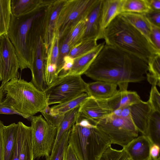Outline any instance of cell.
Segmentation results:
<instances>
[{
  "label": "cell",
  "mask_w": 160,
  "mask_h": 160,
  "mask_svg": "<svg viewBox=\"0 0 160 160\" xmlns=\"http://www.w3.org/2000/svg\"><path fill=\"white\" fill-rule=\"evenodd\" d=\"M64 160H79L70 143H69L67 147Z\"/></svg>",
  "instance_id": "cell-45"
},
{
  "label": "cell",
  "mask_w": 160,
  "mask_h": 160,
  "mask_svg": "<svg viewBox=\"0 0 160 160\" xmlns=\"http://www.w3.org/2000/svg\"><path fill=\"white\" fill-rule=\"evenodd\" d=\"M99 160H132L123 148L118 150L109 147L102 153Z\"/></svg>",
  "instance_id": "cell-34"
},
{
  "label": "cell",
  "mask_w": 160,
  "mask_h": 160,
  "mask_svg": "<svg viewBox=\"0 0 160 160\" xmlns=\"http://www.w3.org/2000/svg\"><path fill=\"white\" fill-rule=\"evenodd\" d=\"M148 101L153 111L160 112V94L156 86H152Z\"/></svg>",
  "instance_id": "cell-38"
},
{
  "label": "cell",
  "mask_w": 160,
  "mask_h": 160,
  "mask_svg": "<svg viewBox=\"0 0 160 160\" xmlns=\"http://www.w3.org/2000/svg\"><path fill=\"white\" fill-rule=\"evenodd\" d=\"M150 23L151 41L154 46L160 52V27Z\"/></svg>",
  "instance_id": "cell-39"
},
{
  "label": "cell",
  "mask_w": 160,
  "mask_h": 160,
  "mask_svg": "<svg viewBox=\"0 0 160 160\" xmlns=\"http://www.w3.org/2000/svg\"><path fill=\"white\" fill-rule=\"evenodd\" d=\"M74 61V58L68 55L64 57L61 69V72L63 71V73L61 74H65L69 71L73 65Z\"/></svg>",
  "instance_id": "cell-42"
},
{
  "label": "cell",
  "mask_w": 160,
  "mask_h": 160,
  "mask_svg": "<svg viewBox=\"0 0 160 160\" xmlns=\"http://www.w3.org/2000/svg\"><path fill=\"white\" fill-rule=\"evenodd\" d=\"M97 41L95 40L82 41L71 49L68 55L75 58L88 52L98 45Z\"/></svg>",
  "instance_id": "cell-33"
},
{
  "label": "cell",
  "mask_w": 160,
  "mask_h": 160,
  "mask_svg": "<svg viewBox=\"0 0 160 160\" xmlns=\"http://www.w3.org/2000/svg\"><path fill=\"white\" fill-rule=\"evenodd\" d=\"M141 100L137 92L128 90L119 91L108 99V102L112 112L114 110L130 106Z\"/></svg>",
  "instance_id": "cell-22"
},
{
  "label": "cell",
  "mask_w": 160,
  "mask_h": 160,
  "mask_svg": "<svg viewBox=\"0 0 160 160\" xmlns=\"http://www.w3.org/2000/svg\"></svg>",
  "instance_id": "cell-52"
},
{
  "label": "cell",
  "mask_w": 160,
  "mask_h": 160,
  "mask_svg": "<svg viewBox=\"0 0 160 160\" xmlns=\"http://www.w3.org/2000/svg\"><path fill=\"white\" fill-rule=\"evenodd\" d=\"M69 143L79 160H99L111 144L108 136L97 127L89 128L77 123L72 128Z\"/></svg>",
  "instance_id": "cell-4"
},
{
  "label": "cell",
  "mask_w": 160,
  "mask_h": 160,
  "mask_svg": "<svg viewBox=\"0 0 160 160\" xmlns=\"http://www.w3.org/2000/svg\"><path fill=\"white\" fill-rule=\"evenodd\" d=\"M42 15L36 12L18 17L11 16L7 35L15 49L21 71L30 68L31 50L35 38L33 24Z\"/></svg>",
  "instance_id": "cell-5"
},
{
  "label": "cell",
  "mask_w": 160,
  "mask_h": 160,
  "mask_svg": "<svg viewBox=\"0 0 160 160\" xmlns=\"http://www.w3.org/2000/svg\"><path fill=\"white\" fill-rule=\"evenodd\" d=\"M65 0H54L47 7L43 37L46 54L48 52L55 33L57 18Z\"/></svg>",
  "instance_id": "cell-14"
},
{
  "label": "cell",
  "mask_w": 160,
  "mask_h": 160,
  "mask_svg": "<svg viewBox=\"0 0 160 160\" xmlns=\"http://www.w3.org/2000/svg\"><path fill=\"white\" fill-rule=\"evenodd\" d=\"M147 80L152 86L160 87V54H156L148 61Z\"/></svg>",
  "instance_id": "cell-27"
},
{
  "label": "cell",
  "mask_w": 160,
  "mask_h": 160,
  "mask_svg": "<svg viewBox=\"0 0 160 160\" xmlns=\"http://www.w3.org/2000/svg\"><path fill=\"white\" fill-rule=\"evenodd\" d=\"M96 1L65 0L57 18L55 32L60 40L87 17Z\"/></svg>",
  "instance_id": "cell-7"
},
{
  "label": "cell",
  "mask_w": 160,
  "mask_h": 160,
  "mask_svg": "<svg viewBox=\"0 0 160 160\" xmlns=\"http://www.w3.org/2000/svg\"><path fill=\"white\" fill-rule=\"evenodd\" d=\"M148 71V64L141 59L105 44L84 74L96 81L115 84L123 91L129 83L144 80Z\"/></svg>",
  "instance_id": "cell-1"
},
{
  "label": "cell",
  "mask_w": 160,
  "mask_h": 160,
  "mask_svg": "<svg viewBox=\"0 0 160 160\" xmlns=\"http://www.w3.org/2000/svg\"><path fill=\"white\" fill-rule=\"evenodd\" d=\"M20 139L19 160H33L32 130L21 122L17 123Z\"/></svg>",
  "instance_id": "cell-20"
},
{
  "label": "cell",
  "mask_w": 160,
  "mask_h": 160,
  "mask_svg": "<svg viewBox=\"0 0 160 160\" xmlns=\"http://www.w3.org/2000/svg\"><path fill=\"white\" fill-rule=\"evenodd\" d=\"M122 108H119L113 111L112 113L114 116L117 117H122Z\"/></svg>",
  "instance_id": "cell-49"
},
{
  "label": "cell",
  "mask_w": 160,
  "mask_h": 160,
  "mask_svg": "<svg viewBox=\"0 0 160 160\" xmlns=\"http://www.w3.org/2000/svg\"><path fill=\"white\" fill-rule=\"evenodd\" d=\"M129 107L131 120L138 132L146 135L149 119L152 111L149 102L141 100Z\"/></svg>",
  "instance_id": "cell-15"
},
{
  "label": "cell",
  "mask_w": 160,
  "mask_h": 160,
  "mask_svg": "<svg viewBox=\"0 0 160 160\" xmlns=\"http://www.w3.org/2000/svg\"><path fill=\"white\" fill-rule=\"evenodd\" d=\"M119 15L142 34L155 48L151 39V23L145 13L123 12Z\"/></svg>",
  "instance_id": "cell-21"
},
{
  "label": "cell",
  "mask_w": 160,
  "mask_h": 160,
  "mask_svg": "<svg viewBox=\"0 0 160 160\" xmlns=\"http://www.w3.org/2000/svg\"><path fill=\"white\" fill-rule=\"evenodd\" d=\"M87 85L81 76L59 75L44 91L48 105L61 104L86 93Z\"/></svg>",
  "instance_id": "cell-6"
},
{
  "label": "cell",
  "mask_w": 160,
  "mask_h": 160,
  "mask_svg": "<svg viewBox=\"0 0 160 160\" xmlns=\"http://www.w3.org/2000/svg\"><path fill=\"white\" fill-rule=\"evenodd\" d=\"M146 135L153 143L160 146V112L152 110L149 119Z\"/></svg>",
  "instance_id": "cell-25"
},
{
  "label": "cell",
  "mask_w": 160,
  "mask_h": 160,
  "mask_svg": "<svg viewBox=\"0 0 160 160\" xmlns=\"http://www.w3.org/2000/svg\"><path fill=\"white\" fill-rule=\"evenodd\" d=\"M4 126L3 122L0 120V160H2V130Z\"/></svg>",
  "instance_id": "cell-47"
},
{
  "label": "cell",
  "mask_w": 160,
  "mask_h": 160,
  "mask_svg": "<svg viewBox=\"0 0 160 160\" xmlns=\"http://www.w3.org/2000/svg\"><path fill=\"white\" fill-rule=\"evenodd\" d=\"M71 128L68 129L64 133L56 146L52 150L48 160H64L69 144Z\"/></svg>",
  "instance_id": "cell-31"
},
{
  "label": "cell",
  "mask_w": 160,
  "mask_h": 160,
  "mask_svg": "<svg viewBox=\"0 0 160 160\" xmlns=\"http://www.w3.org/2000/svg\"><path fill=\"white\" fill-rule=\"evenodd\" d=\"M4 95L12 108L23 118L28 119L47 106L44 91L24 79H12L3 87Z\"/></svg>",
  "instance_id": "cell-3"
},
{
  "label": "cell",
  "mask_w": 160,
  "mask_h": 160,
  "mask_svg": "<svg viewBox=\"0 0 160 160\" xmlns=\"http://www.w3.org/2000/svg\"><path fill=\"white\" fill-rule=\"evenodd\" d=\"M152 11L148 0H123L122 12L146 13Z\"/></svg>",
  "instance_id": "cell-29"
},
{
  "label": "cell",
  "mask_w": 160,
  "mask_h": 160,
  "mask_svg": "<svg viewBox=\"0 0 160 160\" xmlns=\"http://www.w3.org/2000/svg\"><path fill=\"white\" fill-rule=\"evenodd\" d=\"M160 149L159 145L155 143L152 144L149 151L150 160H160Z\"/></svg>",
  "instance_id": "cell-43"
},
{
  "label": "cell",
  "mask_w": 160,
  "mask_h": 160,
  "mask_svg": "<svg viewBox=\"0 0 160 160\" xmlns=\"http://www.w3.org/2000/svg\"><path fill=\"white\" fill-rule=\"evenodd\" d=\"M11 0H0V33L7 34L12 13Z\"/></svg>",
  "instance_id": "cell-30"
},
{
  "label": "cell",
  "mask_w": 160,
  "mask_h": 160,
  "mask_svg": "<svg viewBox=\"0 0 160 160\" xmlns=\"http://www.w3.org/2000/svg\"><path fill=\"white\" fill-rule=\"evenodd\" d=\"M88 97L87 93H83L68 101L50 107V112L54 115H64L70 110L79 107Z\"/></svg>",
  "instance_id": "cell-26"
},
{
  "label": "cell",
  "mask_w": 160,
  "mask_h": 160,
  "mask_svg": "<svg viewBox=\"0 0 160 160\" xmlns=\"http://www.w3.org/2000/svg\"><path fill=\"white\" fill-rule=\"evenodd\" d=\"M32 130L33 159L44 157L48 160L57 136V128L49 124L42 116L30 118Z\"/></svg>",
  "instance_id": "cell-8"
},
{
  "label": "cell",
  "mask_w": 160,
  "mask_h": 160,
  "mask_svg": "<svg viewBox=\"0 0 160 160\" xmlns=\"http://www.w3.org/2000/svg\"><path fill=\"white\" fill-rule=\"evenodd\" d=\"M57 71V67L55 64L45 62V79L47 87L51 84L58 78Z\"/></svg>",
  "instance_id": "cell-37"
},
{
  "label": "cell",
  "mask_w": 160,
  "mask_h": 160,
  "mask_svg": "<svg viewBox=\"0 0 160 160\" xmlns=\"http://www.w3.org/2000/svg\"><path fill=\"white\" fill-rule=\"evenodd\" d=\"M79 106L65 114L62 121L57 128L56 139L52 150L56 146L64 133L71 128L75 123Z\"/></svg>",
  "instance_id": "cell-28"
},
{
  "label": "cell",
  "mask_w": 160,
  "mask_h": 160,
  "mask_svg": "<svg viewBox=\"0 0 160 160\" xmlns=\"http://www.w3.org/2000/svg\"><path fill=\"white\" fill-rule=\"evenodd\" d=\"M117 85L109 82L97 81L87 83V93L89 97L98 99H107L118 92Z\"/></svg>",
  "instance_id": "cell-18"
},
{
  "label": "cell",
  "mask_w": 160,
  "mask_h": 160,
  "mask_svg": "<svg viewBox=\"0 0 160 160\" xmlns=\"http://www.w3.org/2000/svg\"><path fill=\"white\" fill-rule=\"evenodd\" d=\"M105 44L134 55L147 64L154 55L160 54L145 37L120 15L103 31Z\"/></svg>",
  "instance_id": "cell-2"
},
{
  "label": "cell",
  "mask_w": 160,
  "mask_h": 160,
  "mask_svg": "<svg viewBox=\"0 0 160 160\" xmlns=\"http://www.w3.org/2000/svg\"><path fill=\"white\" fill-rule=\"evenodd\" d=\"M54 0H11L12 14L18 17L37 12L40 8L48 7Z\"/></svg>",
  "instance_id": "cell-17"
},
{
  "label": "cell",
  "mask_w": 160,
  "mask_h": 160,
  "mask_svg": "<svg viewBox=\"0 0 160 160\" xmlns=\"http://www.w3.org/2000/svg\"><path fill=\"white\" fill-rule=\"evenodd\" d=\"M50 108L49 106L48 105L40 112L49 124L57 128L62 121L65 114L62 115H53L50 112Z\"/></svg>",
  "instance_id": "cell-36"
},
{
  "label": "cell",
  "mask_w": 160,
  "mask_h": 160,
  "mask_svg": "<svg viewBox=\"0 0 160 160\" xmlns=\"http://www.w3.org/2000/svg\"><path fill=\"white\" fill-rule=\"evenodd\" d=\"M122 2L123 0H103L101 21V28L103 31L122 13Z\"/></svg>",
  "instance_id": "cell-23"
},
{
  "label": "cell",
  "mask_w": 160,
  "mask_h": 160,
  "mask_svg": "<svg viewBox=\"0 0 160 160\" xmlns=\"http://www.w3.org/2000/svg\"><path fill=\"white\" fill-rule=\"evenodd\" d=\"M20 146V137L19 134L17 131L16 141L10 160H19Z\"/></svg>",
  "instance_id": "cell-44"
},
{
  "label": "cell",
  "mask_w": 160,
  "mask_h": 160,
  "mask_svg": "<svg viewBox=\"0 0 160 160\" xmlns=\"http://www.w3.org/2000/svg\"><path fill=\"white\" fill-rule=\"evenodd\" d=\"M112 112L108 99H98L88 97L79 106L78 114L96 125Z\"/></svg>",
  "instance_id": "cell-12"
},
{
  "label": "cell",
  "mask_w": 160,
  "mask_h": 160,
  "mask_svg": "<svg viewBox=\"0 0 160 160\" xmlns=\"http://www.w3.org/2000/svg\"><path fill=\"white\" fill-rule=\"evenodd\" d=\"M45 55L42 37L40 36L36 37L31 49L32 62L30 68L32 76L31 82L42 91L47 87L45 79Z\"/></svg>",
  "instance_id": "cell-10"
},
{
  "label": "cell",
  "mask_w": 160,
  "mask_h": 160,
  "mask_svg": "<svg viewBox=\"0 0 160 160\" xmlns=\"http://www.w3.org/2000/svg\"><path fill=\"white\" fill-rule=\"evenodd\" d=\"M2 36L1 34L0 33V38Z\"/></svg>",
  "instance_id": "cell-51"
},
{
  "label": "cell",
  "mask_w": 160,
  "mask_h": 160,
  "mask_svg": "<svg viewBox=\"0 0 160 160\" xmlns=\"http://www.w3.org/2000/svg\"><path fill=\"white\" fill-rule=\"evenodd\" d=\"M103 0H96L87 17L82 41L102 38L101 28L102 7Z\"/></svg>",
  "instance_id": "cell-13"
},
{
  "label": "cell",
  "mask_w": 160,
  "mask_h": 160,
  "mask_svg": "<svg viewBox=\"0 0 160 160\" xmlns=\"http://www.w3.org/2000/svg\"><path fill=\"white\" fill-rule=\"evenodd\" d=\"M60 41L59 38L55 33L49 50L46 57V62L55 64L57 67L59 52Z\"/></svg>",
  "instance_id": "cell-35"
},
{
  "label": "cell",
  "mask_w": 160,
  "mask_h": 160,
  "mask_svg": "<svg viewBox=\"0 0 160 160\" xmlns=\"http://www.w3.org/2000/svg\"><path fill=\"white\" fill-rule=\"evenodd\" d=\"M152 144L147 136L142 135L123 148L132 160H150V149Z\"/></svg>",
  "instance_id": "cell-16"
},
{
  "label": "cell",
  "mask_w": 160,
  "mask_h": 160,
  "mask_svg": "<svg viewBox=\"0 0 160 160\" xmlns=\"http://www.w3.org/2000/svg\"><path fill=\"white\" fill-rule=\"evenodd\" d=\"M3 59L2 79L1 87L3 88L10 80L19 78V65L15 49L7 34L0 38Z\"/></svg>",
  "instance_id": "cell-11"
},
{
  "label": "cell",
  "mask_w": 160,
  "mask_h": 160,
  "mask_svg": "<svg viewBox=\"0 0 160 160\" xmlns=\"http://www.w3.org/2000/svg\"><path fill=\"white\" fill-rule=\"evenodd\" d=\"M145 15L151 23L160 27V11H153Z\"/></svg>",
  "instance_id": "cell-41"
},
{
  "label": "cell",
  "mask_w": 160,
  "mask_h": 160,
  "mask_svg": "<svg viewBox=\"0 0 160 160\" xmlns=\"http://www.w3.org/2000/svg\"><path fill=\"white\" fill-rule=\"evenodd\" d=\"M18 124L4 126L2 130V160H10L15 143Z\"/></svg>",
  "instance_id": "cell-24"
},
{
  "label": "cell",
  "mask_w": 160,
  "mask_h": 160,
  "mask_svg": "<svg viewBox=\"0 0 160 160\" xmlns=\"http://www.w3.org/2000/svg\"><path fill=\"white\" fill-rule=\"evenodd\" d=\"M152 10L160 11V0H148Z\"/></svg>",
  "instance_id": "cell-46"
},
{
  "label": "cell",
  "mask_w": 160,
  "mask_h": 160,
  "mask_svg": "<svg viewBox=\"0 0 160 160\" xmlns=\"http://www.w3.org/2000/svg\"><path fill=\"white\" fill-rule=\"evenodd\" d=\"M105 44L103 42L99 44L96 47L88 52L74 58L73 65L65 75H80L84 74L101 50Z\"/></svg>",
  "instance_id": "cell-19"
},
{
  "label": "cell",
  "mask_w": 160,
  "mask_h": 160,
  "mask_svg": "<svg viewBox=\"0 0 160 160\" xmlns=\"http://www.w3.org/2000/svg\"><path fill=\"white\" fill-rule=\"evenodd\" d=\"M3 70V59L2 54V48L0 38V81H2V79Z\"/></svg>",
  "instance_id": "cell-48"
},
{
  "label": "cell",
  "mask_w": 160,
  "mask_h": 160,
  "mask_svg": "<svg viewBox=\"0 0 160 160\" xmlns=\"http://www.w3.org/2000/svg\"><path fill=\"white\" fill-rule=\"evenodd\" d=\"M0 114H17L21 116L20 114L12 108L6 97L0 101Z\"/></svg>",
  "instance_id": "cell-40"
},
{
  "label": "cell",
  "mask_w": 160,
  "mask_h": 160,
  "mask_svg": "<svg viewBox=\"0 0 160 160\" xmlns=\"http://www.w3.org/2000/svg\"><path fill=\"white\" fill-rule=\"evenodd\" d=\"M4 95L3 88H2L0 86V101L3 98Z\"/></svg>",
  "instance_id": "cell-50"
},
{
  "label": "cell",
  "mask_w": 160,
  "mask_h": 160,
  "mask_svg": "<svg viewBox=\"0 0 160 160\" xmlns=\"http://www.w3.org/2000/svg\"><path fill=\"white\" fill-rule=\"evenodd\" d=\"M86 18L80 21L65 36L71 49L82 41Z\"/></svg>",
  "instance_id": "cell-32"
},
{
  "label": "cell",
  "mask_w": 160,
  "mask_h": 160,
  "mask_svg": "<svg viewBox=\"0 0 160 160\" xmlns=\"http://www.w3.org/2000/svg\"><path fill=\"white\" fill-rule=\"evenodd\" d=\"M96 126L108 136L111 144L123 147L138 136L139 132L131 119L116 117L112 113Z\"/></svg>",
  "instance_id": "cell-9"
}]
</instances>
